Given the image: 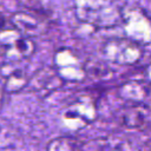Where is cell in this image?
<instances>
[{
	"instance_id": "cell-1",
	"label": "cell",
	"mask_w": 151,
	"mask_h": 151,
	"mask_svg": "<svg viewBox=\"0 0 151 151\" xmlns=\"http://www.w3.org/2000/svg\"><path fill=\"white\" fill-rule=\"evenodd\" d=\"M76 18L97 29L112 28L122 21V6L117 0H72Z\"/></svg>"
},
{
	"instance_id": "cell-2",
	"label": "cell",
	"mask_w": 151,
	"mask_h": 151,
	"mask_svg": "<svg viewBox=\"0 0 151 151\" xmlns=\"http://www.w3.org/2000/svg\"><path fill=\"white\" fill-rule=\"evenodd\" d=\"M122 27L126 38L144 46L151 44V15L140 6H122Z\"/></svg>"
},
{
	"instance_id": "cell-3",
	"label": "cell",
	"mask_w": 151,
	"mask_h": 151,
	"mask_svg": "<svg viewBox=\"0 0 151 151\" xmlns=\"http://www.w3.org/2000/svg\"><path fill=\"white\" fill-rule=\"evenodd\" d=\"M37 50L33 38L21 34L13 28L0 29V57L7 61H21L31 58Z\"/></svg>"
},
{
	"instance_id": "cell-4",
	"label": "cell",
	"mask_w": 151,
	"mask_h": 151,
	"mask_svg": "<svg viewBox=\"0 0 151 151\" xmlns=\"http://www.w3.org/2000/svg\"><path fill=\"white\" fill-rule=\"evenodd\" d=\"M101 54L109 63L119 66L136 65L143 57V46L129 38H111L101 45Z\"/></svg>"
},
{
	"instance_id": "cell-5",
	"label": "cell",
	"mask_w": 151,
	"mask_h": 151,
	"mask_svg": "<svg viewBox=\"0 0 151 151\" xmlns=\"http://www.w3.org/2000/svg\"><path fill=\"white\" fill-rule=\"evenodd\" d=\"M97 117L96 100L87 94L76 98L61 113V122L67 130L77 131L91 124Z\"/></svg>"
},
{
	"instance_id": "cell-6",
	"label": "cell",
	"mask_w": 151,
	"mask_h": 151,
	"mask_svg": "<svg viewBox=\"0 0 151 151\" xmlns=\"http://www.w3.org/2000/svg\"><path fill=\"white\" fill-rule=\"evenodd\" d=\"M9 22L12 27L29 38L41 37L46 34L51 27L47 14L25 8L14 12L9 17Z\"/></svg>"
},
{
	"instance_id": "cell-7",
	"label": "cell",
	"mask_w": 151,
	"mask_h": 151,
	"mask_svg": "<svg viewBox=\"0 0 151 151\" xmlns=\"http://www.w3.org/2000/svg\"><path fill=\"white\" fill-rule=\"evenodd\" d=\"M53 66L65 81L80 83L86 78L84 63H81L78 54L68 47H61L55 51Z\"/></svg>"
},
{
	"instance_id": "cell-8",
	"label": "cell",
	"mask_w": 151,
	"mask_h": 151,
	"mask_svg": "<svg viewBox=\"0 0 151 151\" xmlns=\"http://www.w3.org/2000/svg\"><path fill=\"white\" fill-rule=\"evenodd\" d=\"M64 83L65 80L58 74L54 66H42L29 77L27 87L39 97L45 98L61 88Z\"/></svg>"
},
{
	"instance_id": "cell-9",
	"label": "cell",
	"mask_w": 151,
	"mask_h": 151,
	"mask_svg": "<svg viewBox=\"0 0 151 151\" xmlns=\"http://www.w3.org/2000/svg\"><path fill=\"white\" fill-rule=\"evenodd\" d=\"M151 110L144 103H130L117 112L119 124L129 130H144L150 125Z\"/></svg>"
},
{
	"instance_id": "cell-10",
	"label": "cell",
	"mask_w": 151,
	"mask_h": 151,
	"mask_svg": "<svg viewBox=\"0 0 151 151\" xmlns=\"http://www.w3.org/2000/svg\"><path fill=\"white\" fill-rule=\"evenodd\" d=\"M14 61H5L0 64V80L7 94L18 93L28 85L29 77L26 71L14 65Z\"/></svg>"
},
{
	"instance_id": "cell-11",
	"label": "cell",
	"mask_w": 151,
	"mask_h": 151,
	"mask_svg": "<svg viewBox=\"0 0 151 151\" xmlns=\"http://www.w3.org/2000/svg\"><path fill=\"white\" fill-rule=\"evenodd\" d=\"M118 97L126 103H144L149 94V83L142 80H129L117 90Z\"/></svg>"
},
{
	"instance_id": "cell-12",
	"label": "cell",
	"mask_w": 151,
	"mask_h": 151,
	"mask_svg": "<svg viewBox=\"0 0 151 151\" xmlns=\"http://www.w3.org/2000/svg\"><path fill=\"white\" fill-rule=\"evenodd\" d=\"M129 140L118 134H110L103 138H97L91 142H85L83 150H127L130 149Z\"/></svg>"
},
{
	"instance_id": "cell-13",
	"label": "cell",
	"mask_w": 151,
	"mask_h": 151,
	"mask_svg": "<svg viewBox=\"0 0 151 151\" xmlns=\"http://www.w3.org/2000/svg\"><path fill=\"white\" fill-rule=\"evenodd\" d=\"M86 77L92 79H107L112 76L113 71L106 61L99 59H87L84 63Z\"/></svg>"
},
{
	"instance_id": "cell-14",
	"label": "cell",
	"mask_w": 151,
	"mask_h": 151,
	"mask_svg": "<svg viewBox=\"0 0 151 151\" xmlns=\"http://www.w3.org/2000/svg\"><path fill=\"white\" fill-rule=\"evenodd\" d=\"M84 144L85 142H83L81 139L71 136H63L50 140L46 149L50 151H74V150H83Z\"/></svg>"
},
{
	"instance_id": "cell-15",
	"label": "cell",
	"mask_w": 151,
	"mask_h": 151,
	"mask_svg": "<svg viewBox=\"0 0 151 151\" xmlns=\"http://www.w3.org/2000/svg\"><path fill=\"white\" fill-rule=\"evenodd\" d=\"M18 2L25 9H31V11H35V12L47 14L44 0H18Z\"/></svg>"
},
{
	"instance_id": "cell-16",
	"label": "cell",
	"mask_w": 151,
	"mask_h": 151,
	"mask_svg": "<svg viewBox=\"0 0 151 151\" xmlns=\"http://www.w3.org/2000/svg\"><path fill=\"white\" fill-rule=\"evenodd\" d=\"M145 80L149 83V84H151V63L146 66V68H145Z\"/></svg>"
},
{
	"instance_id": "cell-17",
	"label": "cell",
	"mask_w": 151,
	"mask_h": 151,
	"mask_svg": "<svg viewBox=\"0 0 151 151\" xmlns=\"http://www.w3.org/2000/svg\"><path fill=\"white\" fill-rule=\"evenodd\" d=\"M145 149H147V150H151V139H149V140L145 143Z\"/></svg>"
},
{
	"instance_id": "cell-18",
	"label": "cell",
	"mask_w": 151,
	"mask_h": 151,
	"mask_svg": "<svg viewBox=\"0 0 151 151\" xmlns=\"http://www.w3.org/2000/svg\"><path fill=\"white\" fill-rule=\"evenodd\" d=\"M5 92V90H4V86H2V84L0 83V98H1V96H2V93Z\"/></svg>"
}]
</instances>
